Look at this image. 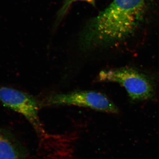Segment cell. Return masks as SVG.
Segmentation results:
<instances>
[{
	"mask_svg": "<svg viewBox=\"0 0 159 159\" xmlns=\"http://www.w3.org/2000/svg\"><path fill=\"white\" fill-rule=\"evenodd\" d=\"M0 102L7 108L21 114L38 133H44L39 116L40 103L34 97L15 89L0 86Z\"/></svg>",
	"mask_w": 159,
	"mask_h": 159,
	"instance_id": "277c9868",
	"label": "cell"
},
{
	"mask_svg": "<svg viewBox=\"0 0 159 159\" xmlns=\"http://www.w3.org/2000/svg\"><path fill=\"white\" fill-rule=\"evenodd\" d=\"M77 1H84L94 7L96 6V0H65L61 8L57 12L56 22L59 23L62 20L68 11L71 5Z\"/></svg>",
	"mask_w": 159,
	"mask_h": 159,
	"instance_id": "8992f818",
	"label": "cell"
},
{
	"mask_svg": "<svg viewBox=\"0 0 159 159\" xmlns=\"http://www.w3.org/2000/svg\"><path fill=\"white\" fill-rule=\"evenodd\" d=\"M44 106L74 105L95 110L116 114L119 109L108 97L99 92L78 91L50 96L43 102Z\"/></svg>",
	"mask_w": 159,
	"mask_h": 159,
	"instance_id": "3957f363",
	"label": "cell"
},
{
	"mask_svg": "<svg viewBox=\"0 0 159 159\" xmlns=\"http://www.w3.org/2000/svg\"><path fill=\"white\" fill-rule=\"evenodd\" d=\"M98 79L101 81L116 82L123 86L130 99L142 101L153 96L154 89L152 83L145 74L130 67H122L102 70Z\"/></svg>",
	"mask_w": 159,
	"mask_h": 159,
	"instance_id": "7a4b0ae2",
	"label": "cell"
},
{
	"mask_svg": "<svg viewBox=\"0 0 159 159\" xmlns=\"http://www.w3.org/2000/svg\"><path fill=\"white\" fill-rule=\"evenodd\" d=\"M148 2L113 0L84 26L80 34V48L89 52L127 39L142 24Z\"/></svg>",
	"mask_w": 159,
	"mask_h": 159,
	"instance_id": "6da1fadb",
	"label": "cell"
},
{
	"mask_svg": "<svg viewBox=\"0 0 159 159\" xmlns=\"http://www.w3.org/2000/svg\"><path fill=\"white\" fill-rule=\"evenodd\" d=\"M0 159H26L19 145L0 133Z\"/></svg>",
	"mask_w": 159,
	"mask_h": 159,
	"instance_id": "5b68a950",
	"label": "cell"
}]
</instances>
